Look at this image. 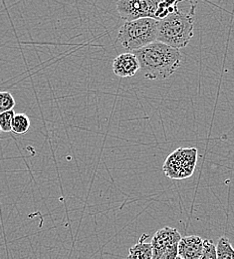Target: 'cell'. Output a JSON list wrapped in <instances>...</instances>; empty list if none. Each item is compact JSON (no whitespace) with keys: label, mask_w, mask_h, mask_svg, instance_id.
<instances>
[{"label":"cell","mask_w":234,"mask_h":259,"mask_svg":"<svg viewBox=\"0 0 234 259\" xmlns=\"http://www.w3.org/2000/svg\"><path fill=\"white\" fill-rule=\"evenodd\" d=\"M15 107V99L10 92L0 91V114L13 110Z\"/></svg>","instance_id":"obj_13"},{"label":"cell","mask_w":234,"mask_h":259,"mask_svg":"<svg viewBox=\"0 0 234 259\" xmlns=\"http://www.w3.org/2000/svg\"><path fill=\"white\" fill-rule=\"evenodd\" d=\"M198 162V150L196 148H178L167 157L163 170L171 180H185L190 178Z\"/></svg>","instance_id":"obj_4"},{"label":"cell","mask_w":234,"mask_h":259,"mask_svg":"<svg viewBox=\"0 0 234 259\" xmlns=\"http://www.w3.org/2000/svg\"><path fill=\"white\" fill-rule=\"evenodd\" d=\"M199 259H217L216 245L211 239L203 240V248Z\"/></svg>","instance_id":"obj_14"},{"label":"cell","mask_w":234,"mask_h":259,"mask_svg":"<svg viewBox=\"0 0 234 259\" xmlns=\"http://www.w3.org/2000/svg\"><path fill=\"white\" fill-rule=\"evenodd\" d=\"M30 125H31L30 119L26 114H15L12 121L11 131L15 134L22 135L29 130Z\"/></svg>","instance_id":"obj_12"},{"label":"cell","mask_w":234,"mask_h":259,"mask_svg":"<svg viewBox=\"0 0 234 259\" xmlns=\"http://www.w3.org/2000/svg\"><path fill=\"white\" fill-rule=\"evenodd\" d=\"M183 0H161L156 12V19L162 20L170 13H173L178 9V3Z\"/></svg>","instance_id":"obj_10"},{"label":"cell","mask_w":234,"mask_h":259,"mask_svg":"<svg viewBox=\"0 0 234 259\" xmlns=\"http://www.w3.org/2000/svg\"><path fill=\"white\" fill-rule=\"evenodd\" d=\"M177 246L178 244H174L171 247H169L165 253H163V255L160 257V259H176L178 256Z\"/></svg>","instance_id":"obj_16"},{"label":"cell","mask_w":234,"mask_h":259,"mask_svg":"<svg viewBox=\"0 0 234 259\" xmlns=\"http://www.w3.org/2000/svg\"><path fill=\"white\" fill-rule=\"evenodd\" d=\"M160 1L161 0H117V10L121 18L126 21L146 17L155 18Z\"/></svg>","instance_id":"obj_5"},{"label":"cell","mask_w":234,"mask_h":259,"mask_svg":"<svg viewBox=\"0 0 234 259\" xmlns=\"http://www.w3.org/2000/svg\"><path fill=\"white\" fill-rule=\"evenodd\" d=\"M139 70L149 80H165L170 77L181 64L179 49L155 41L134 51Z\"/></svg>","instance_id":"obj_1"},{"label":"cell","mask_w":234,"mask_h":259,"mask_svg":"<svg viewBox=\"0 0 234 259\" xmlns=\"http://www.w3.org/2000/svg\"><path fill=\"white\" fill-rule=\"evenodd\" d=\"M176 259H182V258H181V257H179V256H177V257H176Z\"/></svg>","instance_id":"obj_17"},{"label":"cell","mask_w":234,"mask_h":259,"mask_svg":"<svg viewBox=\"0 0 234 259\" xmlns=\"http://www.w3.org/2000/svg\"><path fill=\"white\" fill-rule=\"evenodd\" d=\"M217 259H234V248L229 239L225 236H221L216 246Z\"/></svg>","instance_id":"obj_11"},{"label":"cell","mask_w":234,"mask_h":259,"mask_svg":"<svg viewBox=\"0 0 234 259\" xmlns=\"http://www.w3.org/2000/svg\"><path fill=\"white\" fill-rule=\"evenodd\" d=\"M15 116L13 110L0 114V129L2 132H10L12 127V121Z\"/></svg>","instance_id":"obj_15"},{"label":"cell","mask_w":234,"mask_h":259,"mask_svg":"<svg viewBox=\"0 0 234 259\" xmlns=\"http://www.w3.org/2000/svg\"><path fill=\"white\" fill-rule=\"evenodd\" d=\"M1 132H2V131H1V129H0V133H1Z\"/></svg>","instance_id":"obj_18"},{"label":"cell","mask_w":234,"mask_h":259,"mask_svg":"<svg viewBox=\"0 0 234 259\" xmlns=\"http://www.w3.org/2000/svg\"><path fill=\"white\" fill-rule=\"evenodd\" d=\"M139 70V63L134 53L127 52L120 54L114 59L113 71L121 78H130Z\"/></svg>","instance_id":"obj_7"},{"label":"cell","mask_w":234,"mask_h":259,"mask_svg":"<svg viewBox=\"0 0 234 259\" xmlns=\"http://www.w3.org/2000/svg\"><path fill=\"white\" fill-rule=\"evenodd\" d=\"M196 2L189 9L178 8L166 18L159 20L158 40L173 48L186 47L194 36Z\"/></svg>","instance_id":"obj_2"},{"label":"cell","mask_w":234,"mask_h":259,"mask_svg":"<svg viewBox=\"0 0 234 259\" xmlns=\"http://www.w3.org/2000/svg\"><path fill=\"white\" fill-rule=\"evenodd\" d=\"M159 20L151 17L126 21L120 28L118 42L126 49L135 51L158 40Z\"/></svg>","instance_id":"obj_3"},{"label":"cell","mask_w":234,"mask_h":259,"mask_svg":"<svg viewBox=\"0 0 234 259\" xmlns=\"http://www.w3.org/2000/svg\"><path fill=\"white\" fill-rule=\"evenodd\" d=\"M153 258V248L151 243L143 241V236L141 241L134 244L129 249L128 259H152Z\"/></svg>","instance_id":"obj_9"},{"label":"cell","mask_w":234,"mask_h":259,"mask_svg":"<svg viewBox=\"0 0 234 259\" xmlns=\"http://www.w3.org/2000/svg\"><path fill=\"white\" fill-rule=\"evenodd\" d=\"M181 239L179 231L174 227H166L159 229L152 239L153 258L160 259L169 247L174 244H178Z\"/></svg>","instance_id":"obj_6"},{"label":"cell","mask_w":234,"mask_h":259,"mask_svg":"<svg viewBox=\"0 0 234 259\" xmlns=\"http://www.w3.org/2000/svg\"><path fill=\"white\" fill-rule=\"evenodd\" d=\"M203 248V239L198 235L181 237L178 242V256L182 259H199Z\"/></svg>","instance_id":"obj_8"}]
</instances>
